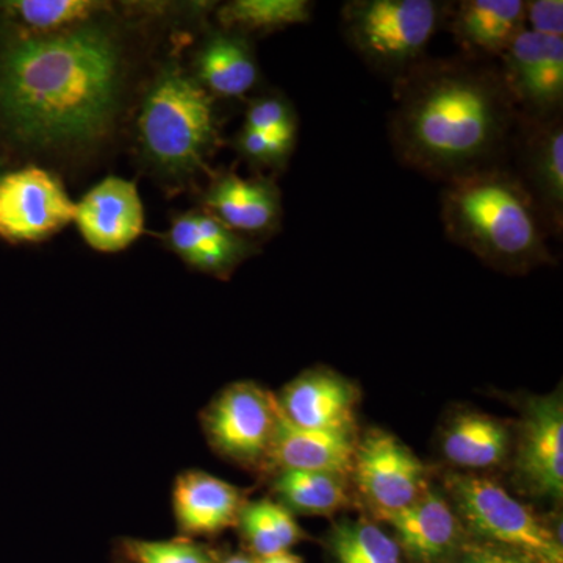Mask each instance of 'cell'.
<instances>
[{
  "label": "cell",
  "instance_id": "cell-1",
  "mask_svg": "<svg viewBox=\"0 0 563 563\" xmlns=\"http://www.w3.org/2000/svg\"><path fill=\"white\" fill-rule=\"evenodd\" d=\"M124 52L98 22L22 35L0 49V118L40 147L101 139L120 107Z\"/></svg>",
  "mask_w": 563,
  "mask_h": 563
},
{
  "label": "cell",
  "instance_id": "cell-2",
  "mask_svg": "<svg viewBox=\"0 0 563 563\" xmlns=\"http://www.w3.org/2000/svg\"><path fill=\"white\" fill-rule=\"evenodd\" d=\"M393 85L390 140L404 166L446 184L496 166L517 118L498 69L426 58Z\"/></svg>",
  "mask_w": 563,
  "mask_h": 563
},
{
  "label": "cell",
  "instance_id": "cell-3",
  "mask_svg": "<svg viewBox=\"0 0 563 563\" xmlns=\"http://www.w3.org/2000/svg\"><path fill=\"white\" fill-rule=\"evenodd\" d=\"M442 222L455 246L496 272L525 274L553 262L547 224L531 192L499 166L448 181Z\"/></svg>",
  "mask_w": 563,
  "mask_h": 563
},
{
  "label": "cell",
  "instance_id": "cell-4",
  "mask_svg": "<svg viewBox=\"0 0 563 563\" xmlns=\"http://www.w3.org/2000/svg\"><path fill=\"white\" fill-rule=\"evenodd\" d=\"M139 132L144 155L173 177L201 172L221 143L213 98L176 66L163 69L147 91Z\"/></svg>",
  "mask_w": 563,
  "mask_h": 563
},
{
  "label": "cell",
  "instance_id": "cell-5",
  "mask_svg": "<svg viewBox=\"0 0 563 563\" xmlns=\"http://www.w3.org/2000/svg\"><path fill=\"white\" fill-rule=\"evenodd\" d=\"M450 3L435 0H351L342 9V32L374 73L401 79L426 60V51Z\"/></svg>",
  "mask_w": 563,
  "mask_h": 563
},
{
  "label": "cell",
  "instance_id": "cell-6",
  "mask_svg": "<svg viewBox=\"0 0 563 563\" xmlns=\"http://www.w3.org/2000/svg\"><path fill=\"white\" fill-rule=\"evenodd\" d=\"M444 490L463 528L483 542L512 550L532 563H563L561 539L496 481L451 473L444 479Z\"/></svg>",
  "mask_w": 563,
  "mask_h": 563
},
{
  "label": "cell",
  "instance_id": "cell-7",
  "mask_svg": "<svg viewBox=\"0 0 563 563\" xmlns=\"http://www.w3.org/2000/svg\"><path fill=\"white\" fill-rule=\"evenodd\" d=\"M499 60L504 87L525 121L544 122L562 117L563 38L525 29Z\"/></svg>",
  "mask_w": 563,
  "mask_h": 563
},
{
  "label": "cell",
  "instance_id": "cell-8",
  "mask_svg": "<svg viewBox=\"0 0 563 563\" xmlns=\"http://www.w3.org/2000/svg\"><path fill=\"white\" fill-rule=\"evenodd\" d=\"M277 409L276 396L258 385H231L207 410V435L225 457L255 465L268 457Z\"/></svg>",
  "mask_w": 563,
  "mask_h": 563
},
{
  "label": "cell",
  "instance_id": "cell-9",
  "mask_svg": "<svg viewBox=\"0 0 563 563\" xmlns=\"http://www.w3.org/2000/svg\"><path fill=\"white\" fill-rule=\"evenodd\" d=\"M76 214L60 180L36 166L0 179V236L10 242H40L60 231Z\"/></svg>",
  "mask_w": 563,
  "mask_h": 563
},
{
  "label": "cell",
  "instance_id": "cell-10",
  "mask_svg": "<svg viewBox=\"0 0 563 563\" xmlns=\"http://www.w3.org/2000/svg\"><path fill=\"white\" fill-rule=\"evenodd\" d=\"M352 472L377 515L410 506L428 488L420 459L383 429H372L355 444Z\"/></svg>",
  "mask_w": 563,
  "mask_h": 563
},
{
  "label": "cell",
  "instance_id": "cell-11",
  "mask_svg": "<svg viewBox=\"0 0 563 563\" xmlns=\"http://www.w3.org/2000/svg\"><path fill=\"white\" fill-rule=\"evenodd\" d=\"M515 481L533 498L561 501L563 495V404L561 393L526 406L515 457Z\"/></svg>",
  "mask_w": 563,
  "mask_h": 563
},
{
  "label": "cell",
  "instance_id": "cell-12",
  "mask_svg": "<svg viewBox=\"0 0 563 563\" xmlns=\"http://www.w3.org/2000/svg\"><path fill=\"white\" fill-rule=\"evenodd\" d=\"M377 518L390 526L399 550L415 563L453 561L466 543V529L450 499L433 488H426L410 506Z\"/></svg>",
  "mask_w": 563,
  "mask_h": 563
},
{
  "label": "cell",
  "instance_id": "cell-13",
  "mask_svg": "<svg viewBox=\"0 0 563 563\" xmlns=\"http://www.w3.org/2000/svg\"><path fill=\"white\" fill-rule=\"evenodd\" d=\"M74 221L92 250H125L144 228L143 203L136 185L121 177H107L76 203Z\"/></svg>",
  "mask_w": 563,
  "mask_h": 563
},
{
  "label": "cell",
  "instance_id": "cell-14",
  "mask_svg": "<svg viewBox=\"0 0 563 563\" xmlns=\"http://www.w3.org/2000/svg\"><path fill=\"white\" fill-rule=\"evenodd\" d=\"M280 412L312 431L354 432L357 390L332 369H309L282 390Z\"/></svg>",
  "mask_w": 563,
  "mask_h": 563
},
{
  "label": "cell",
  "instance_id": "cell-15",
  "mask_svg": "<svg viewBox=\"0 0 563 563\" xmlns=\"http://www.w3.org/2000/svg\"><path fill=\"white\" fill-rule=\"evenodd\" d=\"M203 211L242 235H269L280 228L282 196L269 177L243 179L239 174H218L203 192Z\"/></svg>",
  "mask_w": 563,
  "mask_h": 563
},
{
  "label": "cell",
  "instance_id": "cell-16",
  "mask_svg": "<svg viewBox=\"0 0 563 563\" xmlns=\"http://www.w3.org/2000/svg\"><path fill=\"white\" fill-rule=\"evenodd\" d=\"M168 244L192 268L221 279H228L240 263L257 252L252 240L203 210L177 217L168 232Z\"/></svg>",
  "mask_w": 563,
  "mask_h": 563
},
{
  "label": "cell",
  "instance_id": "cell-17",
  "mask_svg": "<svg viewBox=\"0 0 563 563\" xmlns=\"http://www.w3.org/2000/svg\"><path fill=\"white\" fill-rule=\"evenodd\" d=\"M526 122L521 168L525 187L539 207L547 229L563 231V122Z\"/></svg>",
  "mask_w": 563,
  "mask_h": 563
},
{
  "label": "cell",
  "instance_id": "cell-18",
  "mask_svg": "<svg viewBox=\"0 0 563 563\" xmlns=\"http://www.w3.org/2000/svg\"><path fill=\"white\" fill-rule=\"evenodd\" d=\"M355 444L354 432L298 428L284 417L279 407L266 461L272 462L280 472L291 470L347 476L352 472Z\"/></svg>",
  "mask_w": 563,
  "mask_h": 563
},
{
  "label": "cell",
  "instance_id": "cell-19",
  "mask_svg": "<svg viewBox=\"0 0 563 563\" xmlns=\"http://www.w3.org/2000/svg\"><path fill=\"white\" fill-rule=\"evenodd\" d=\"M448 18L455 44L474 62L501 57L526 29L523 0H463Z\"/></svg>",
  "mask_w": 563,
  "mask_h": 563
},
{
  "label": "cell",
  "instance_id": "cell-20",
  "mask_svg": "<svg viewBox=\"0 0 563 563\" xmlns=\"http://www.w3.org/2000/svg\"><path fill=\"white\" fill-rule=\"evenodd\" d=\"M196 81L220 98H243L257 85L261 69L251 41L242 33H211L196 52Z\"/></svg>",
  "mask_w": 563,
  "mask_h": 563
},
{
  "label": "cell",
  "instance_id": "cell-21",
  "mask_svg": "<svg viewBox=\"0 0 563 563\" xmlns=\"http://www.w3.org/2000/svg\"><path fill=\"white\" fill-rule=\"evenodd\" d=\"M239 488L211 474H181L174 488V510L185 532L211 536L239 521L243 509Z\"/></svg>",
  "mask_w": 563,
  "mask_h": 563
},
{
  "label": "cell",
  "instance_id": "cell-22",
  "mask_svg": "<svg viewBox=\"0 0 563 563\" xmlns=\"http://www.w3.org/2000/svg\"><path fill=\"white\" fill-rule=\"evenodd\" d=\"M510 444L512 437L501 421L485 413L463 412L444 429L442 451L459 468L487 470L506 461Z\"/></svg>",
  "mask_w": 563,
  "mask_h": 563
},
{
  "label": "cell",
  "instance_id": "cell-23",
  "mask_svg": "<svg viewBox=\"0 0 563 563\" xmlns=\"http://www.w3.org/2000/svg\"><path fill=\"white\" fill-rule=\"evenodd\" d=\"M274 490L290 512L332 515L350 506L346 476L321 472H280Z\"/></svg>",
  "mask_w": 563,
  "mask_h": 563
},
{
  "label": "cell",
  "instance_id": "cell-24",
  "mask_svg": "<svg viewBox=\"0 0 563 563\" xmlns=\"http://www.w3.org/2000/svg\"><path fill=\"white\" fill-rule=\"evenodd\" d=\"M314 3L309 0H233L218 10L224 31L273 33L310 22Z\"/></svg>",
  "mask_w": 563,
  "mask_h": 563
},
{
  "label": "cell",
  "instance_id": "cell-25",
  "mask_svg": "<svg viewBox=\"0 0 563 563\" xmlns=\"http://www.w3.org/2000/svg\"><path fill=\"white\" fill-rule=\"evenodd\" d=\"M329 547L335 563H402L396 540L368 520L336 525Z\"/></svg>",
  "mask_w": 563,
  "mask_h": 563
},
{
  "label": "cell",
  "instance_id": "cell-26",
  "mask_svg": "<svg viewBox=\"0 0 563 563\" xmlns=\"http://www.w3.org/2000/svg\"><path fill=\"white\" fill-rule=\"evenodd\" d=\"M0 9L33 31L54 33L90 21L106 5L90 0H16L0 3Z\"/></svg>",
  "mask_w": 563,
  "mask_h": 563
},
{
  "label": "cell",
  "instance_id": "cell-27",
  "mask_svg": "<svg viewBox=\"0 0 563 563\" xmlns=\"http://www.w3.org/2000/svg\"><path fill=\"white\" fill-rule=\"evenodd\" d=\"M296 140L298 122H291L269 132H254L243 128L236 136L235 146L251 165L284 169L295 151Z\"/></svg>",
  "mask_w": 563,
  "mask_h": 563
},
{
  "label": "cell",
  "instance_id": "cell-28",
  "mask_svg": "<svg viewBox=\"0 0 563 563\" xmlns=\"http://www.w3.org/2000/svg\"><path fill=\"white\" fill-rule=\"evenodd\" d=\"M139 563H213L211 555L198 544L174 542H140L133 547Z\"/></svg>",
  "mask_w": 563,
  "mask_h": 563
},
{
  "label": "cell",
  "instance_id": "cell-29",
  "mask_svg": "<svg viewBox=\"0 0 563 563\" xmlns=\"http://www.w3.org/2000/svg\"><path fill=\"white\" fill-rule=\"evenodd\" d=\"M242 525L244 539L247 540L252 550L261 558L279 554L284 550L276 533H274L272 523L265 514L263 501L251 503L243 506L239 518Z\"/></svg>",
  "mask_w": 563,
  "mask_h": 563
},
{
  "label": "cell",
  "instance_id": "cell-30",
  "mask_svg": "<svg viewBox=\"0 0 563 563\" xmlns=\"http://www.w3.org/2000/svg\"><path fill=\"white\" fill-rule=\"evenodd\" d=\"M298 122L295 107L280 95H266L255 99L247 107L244 129L254 132H269L279 125Z\"/></svg>",
  "mask_w": 563,
  "mask_h": 563
},
{
  "label": "cell",
  "instance_id": "cell-31",
  "mask_svg": "<svg viewBox=\"0 0 563 563\" xmlns=\"http://www.w3.org/2000/svg\"><path fill=\"white\" fill-rule=\"evenodd\" d=\"M526 31L543 36L563 38L562 0H532L525 2Z\"/></svg>",
  "mask_w": 563,
  "mask_h": 563
},
{
  "label": "cell",
  "instance_id": "cell-32",
  "mask_svg": "<svg viewBox=\"0 0 563 563\" xmlns=\"http://www.w3.org/2000/svg\"><path fill=\"white\" fill-rule=\"evenodd\" d=\"M455 563H532L520 553L496 544L476 542L465 543Z\"/></svg>",
  "mask_w": 563,
  "mask_h": 563
},
{
  "label": "cell",
  "instance_id": "cell-33",
  "mask_svg": "<svg viewBox=\"0 0 563 563\" xmlns=\"http://www.w3.org/2000/svg\"><path fill=\"white\" fill-rule=\"evenodd\" d=\"M263 507H265L266 517H268L273 531L276 533L285 551H288V548H291L292 544L298 543L302 539V529L296 523L292 512L287 507L268 501V499L263 501Z\"/></svg>",
  "mask_w": 563,
  "mask_h": 563
},
{
  "label": "cell",
  "instance_id": "cell-34",
  "mask_svg": "<svg viewBox=\"0 0 563 563\" xmlns=\"http://www.w3.org/2000/svg\"><path fill=\"white\" fill-rule=\"evenodd\" d=\"M257 563H303V561L299 555L288 553V551H282L279 554L262 558V561Z\"/></svg>",
  "mask_w": 563,
  "mask_h": 563
},
{
  "label": "cell",
  "instance_id": "cell-35",
  "mask_svg": "<svg viewBox=\"0 0 563 563\" xmlns=\"http://www.w3.org/2000/svg\"><path fill=\"white\" fill-rule=\"evenodd\" d=\"M224 563H257L252 561V559L246 558V555H232Z\"/></svg>",
  "mask_w": 563,
  "mask_h": 563
}]
</instances>
